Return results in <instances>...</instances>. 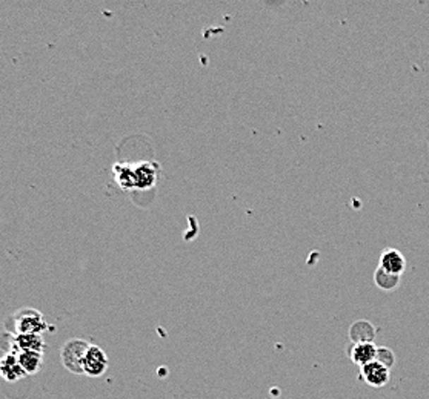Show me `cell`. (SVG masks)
<instances>
[{"instance_id": "obj_10", "label": "cell", "mask_w": 429, "mask_h": 399, "mask_svg": "<svg viewBox=\"0 0 429 399\" xmlns=\"http://www.w3.org/2000/svg\"><path fill=\"white\" fill-rule=\"evenodd\" d=\"M375 336V327L366 319H358L349 327L351 343H373Z\"/></svg>"}, {"instance_id": "obj_6", "label": "cell", "mask_w": 429, "mask_h": 399, "mask_svg": "<svg viewBox=\"0 0 429 399\" xmlns=\"http://www.w3.org/2000/svg\"><path fill=\"white\" fill-rule=\"evenodd\" d=\"M377 347L373 343H351L348 345V357L349 360L353 361L356 366L358 367H363L366 366V364H370L373 361H375V357H377Z\"/></svg>"}, {"instance_id": "obj_9", "label": "cell", "mask_w": 429, "mask_h": 399, "mask_svg": "<svg viewBox=\"0 0 429 399\" xmlns=\"http://www.w3.org/2000/svg\"><path fill=\"white\" fill-rule=\"evenodd\" d=\"M0 376H2V379H5L6 383H17V381L27 376V373L23 372L19 361H17L16 353L10 352L0 358Z\"/></svg>"}, {"instance_id": "obj_8", "label": "cell", "mask_w": 429, "mask_h": 399, "mask_svg": "<svg viewBox=\"0 0 429 399\" xmlns=\"http://www.w3.org/2000/svg\"><path fill=\"white\" fill-rule=\"evenodd\" d=\"M45 340L42 335L16 333L13 340V353L17 352H39L44 353Z\"/></svg>"}, {"instance_id": "obj_7", "label": "cell", "mask_w": 429, "mask_h": 399, "mask_svg": "<svg viewBox=\"0 0 429 399\" xmlns=\"http://www.w3.org/2000/svg\"><path fill=\"white\" fill-rule=\"evenodd\" d=\"M379 267H382L385 272L400 276L403 272L406 271V258L403 257L400 250L389 247L382 252Z\"/></svg>"}, {"instance_id": "obj_11", "label": "cell", "mask_w": 429, "mask_h": 399, "mask_svg": "<svg viewBox=\"0 0 429 399\" xmlns=\"http://www.w3.org/2000/svg\"><path fill=\"white\" fill-rule=\"evenodd\" d=\"M114 178L117 185L123 190L135 189V171L134 164L130 163H116L114 164Z\"/></svg>"}, {"instance_id": "obj_3", "label": "cell", "mask_w": 429, "mask_h": 399, "mask_svg": "<svg viewBox=\"0 0 429 399\" xmlns=\"http://www.w3.org/2000/svg\"><path fill=\"white\" fill-rule=\"evenodd\" d=\"M108 369V357L105 350H102L99 345L90 344L83 360V375L91 378H99L105 375Z\"/></svg>"}, {"instance_id": "obj_13", "label": "cell", "mask_w": 429, "mask_h": 399, "mask_svg": "<svg viewBox=\"0 0 429 399\" xmlns=\"http://www.w3.org/2000/svg\"><path fill=\"white\" fill-rule=\"evenodd\" d=\"M374 283L379 289L385 292H392L399 288L400 276L385 272L382 267H377V271L374 272Z\"/></svg>"}, {"instance_id": "obj_5", "label": "cell", "mask_w": 429, "mask_h": 399, "mask_svg": "<svg viewBox=\"0 0 429 399\" xmlns=\"http://www.w3.org/2000/svg\"><path fill=\"white\" fill-rule=\"evenodd\" d=\"M134 171H135V189L139 190L154 188L160 177L159 164L154 161H143L139 164H134Z\"/></svg>"}, {"instance_id": "obj_2", "label": "cell", "mask_w": 429, "mask_h": 399, "mask_svg": "<svg viewBox=\"0 0 429 399\" xmlns=\"http://www.w3.org/2000/svg\"><path fill=\"white\" fill-rule=\"evenodd\" d=\"M90 344L83 340H70L64 344L60 358H62L64 367L74 373V375H83V360Z\"/></svg>"}, {"instance_id": "obj_1", "label": "cell", "mask_w": 429, "mask_h": 399, "mask_svg": "<svg viewBox=\"0 0 429 399\" xmlns=\"http://www.w3.org/2000/svg\"><path fill=\"white\" fill-rule=\"evenodd\" d=\"M14 327H16V333L42 335L47 331H51V326L47 323L44 314L31 307L17 312L14 319Z\"/></svg>"}, {"instance_id": "obj_12", "label": "cell", "mask_w": 429, "mask_h": 399, "mask_svg": "<svg viewBox=\"0 0 429 399\" xmlns=\"http://www.w3.org/2000/svg\"><path fill=\"white\" fill-rule=\"evenodd\" d=\"M16 357L27 375H36L44 364V353L39 352H17Z\"/></svg>"}, {"instance_id": "obj_14", "label": "cell", "mask_w": 429, "mask_h": 399, "mask_svg": "<svg viewBox=\"0 0 429 399\" xmlns=\"http://www.w3.org/2000/svg\"><path fill=\"white\" fill-rule=\"evenodd\" d=\"M375 361H379L385 367L391 369L394 364H396V355H394V352L388 349V347H379V349H377Z\"/></svg>"}, {"instance_id": "obj_4", "label": "cell", "mask_w": 429, "mask_h": 399, "mask_svg": "<svg viewBox=\"0 0 429 399\" xmlns=\"http://www.w3.org/2000/svg\"><path fill=\"white\" fill-rule=\"evenodd\" d=\"M360 378L373 388H382L389 383L391 373L389 369L385 367L379 361H373L360 367Z\"/></svg>"}]
</instances>
